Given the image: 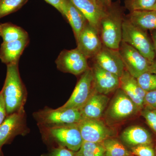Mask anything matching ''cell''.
Listing matches in <instances>:
<instances>
[{
	"mask_svg": "<svg viewBox=\"0 0 156 156\" xmlns=\"http://www.w3.org/2000/svg\"><path fill=\"white\" fill-rule=\"evenodd\" d=\"M75 152L63 147H55L41 156H74Z\"/></svg>",
	"mask_w": 156,
	"mask_h": 156,
	"instance_id": "obj_30",
	"label": "cell"
},
{
	"mask_svg": "<svg viewBox=\"0 0 156 156\" xmlns=\"http://www.w3.org/2000/svg\"><path fill=\"white\" fill-rule=\"evenodd\" d=\"M74 156H83V155H82L80 154H79V153H78L77 152H75Z\"/></svg>",
	"mask_w": 156,
	"mask_h": 156,
	"instance_id": "obj_36",
	"label": "cell"
},
{
	"mask_svg": "<svg viewBox=\"0 0 156 156\" xmlns=\"http://www.w3.org/2000/svg\"><path fill=\"white\" fill-rule=\"evenodd\" d=\"M95 91L93 74L89 67L82 74L67 102L59 108L80 109Z\"/></svg>",
	"mask_w": 156,
	"mask_h": 156,
	"instance_id": "obj_5",
	"label": "cell"
},
{
	"mask_svg": "<svg viewBox=\"0 0 156 156\" xmlns=\"http://www.w3.org/2000/svg\"><path fill=\"white\" fill-rule=\"evenodd\" d=\"M140 110L133 101L119 88L109 106L107 115L110 119L119 122L136 114Z\"/></svg>",
	"mask_w": 156,
	"mask_h": 156,
	"instance_id": "obj_8",
	"label": "cell"
},
{
	"mask_svg": "<svg viewBox=\"0 0 156 156\" xmlns=\"http://www.w3.org/2000/svg\"><path fill=\"white\" fill-rule=\"evenodd\" d=\"M124 10L119 3H112L100 20L99 33L102 44L107 48L119 50L122 41Z\"/></svg>",
	"mask_w": 156,
	"mask_h": 156,
	"instance_id": "obj_1",
	"label": "cell"
},
{
	"mask_svg": "<svg viewBox=\"0 0 156 156\" xmlns=\"http://www.w3.org/2000/svg\"><path fill=\"white\" fill-rule=\"evenodd\" d=\"M121 140L129 148L144 144H153L151 134L145 128L139 126H131L123 131Z\"/></svg>",
	"mask_w": 156,
	"mask_h": 156,
	"instance_id": "obj_20",
	"label": "cell"
},
{
	"mask_svg": "<svg viewBox=\"0 0 156 156\" xmlns=\"http://www.w3.org/2000/svg\"><path fill=\"white\" fill-rule=\"evenodd\" d=\"M130 151L134 156H155L153 144H144L130 148Z\"/></svg>",
	"mask_w": 156,
	"mask_h": 156,
	"instance_id": "obj_29",
	"label": "cell"
},
{
	"mask_svg": "<svg viewBox=\"0 0 156 156\" xmlns=\"http://www.w3.org/2000/svg\"><path fill=\"white\" fill-rule=\"evenodd\" d=\"M100 3L105 7L110 5L112 3V0H98Z\"/></svg>",
	"mask_w": 156,
	"mask_h": 156,
	"instance_id": "obj_35",
	"label": "cell"
},
{
	"mask_svg": "<svg viewBox=\"0 0 156 156\" xmlns=\"http://www.w3.org/2000/svg\"><path fill=\"white\" fill-rule=\"evenodd\" d=\"M77 124L83 141L102 143L113 136V131L100 119H83Z\"/></svg>",
	"mask_w": 156,
	"mask_h": 156,
	"instance_id": "obj_10",
	"label": "cell"
},
{
	"mask_svg": "<svg viewBox=\"0 0 156 156\" xmlns=\"http://www.w3.org/2000/svg\"><path fill=\"white\" fill-rule=\"evenodd\" d=\"M92 59L100 67L119 78L126 70L119 50L107 48L104 45Z\"/></svg>",
	"mask_w": 156,
	"mask_h": 156,
	"instance_id": "obj_12",
	"label": "cell"
},
{
	"mask_svg": "<svg viewBox=\"0 0 156 156\" xmlns=\"http://www.w3.org/2000/svg\"><path fill=\"white\" fill-rule=\"evenodd\" d=\"M61 14L72 28L76 39L89 23L82 12L69 0H62Z\"/></svg>",
	"mask_w": 156,
	"mask_h": 156,
	"instance_id": "obj_17",
	"label": "cell"
},
{
	"mask_svg": "<svg viewBox=\"0 0 156 156\" xmlns=\"http://www.w3.org/2000/svg\"><path fill=\"white\" fill-rule=\"evenodd\" d=\"M29 38L3 42L0 48V59L8 65L19 62L20 56L29 43Z\"/></svg>",
	"mask_w": 156,
	"mask_h": 156,
	"instance_id": "obj_19",
	"label": "cell"
},
{
	"mask_svg": "<svg viewBox=\"0 0 156 156\" xmlns=\"http://www.w3.org/2000/svg\"><path fill=\"white\" fill-rule=\"evenodd\" d=\"M18 63L7 65L5 80L1 91L8 115L23 110L26 100V90L20 75Z\"/></svg>",
	"mask_w": 156,
	"mask_h": 156,
	"instance_id": "obj_2",
	"label": "cell"
},
{
	"mask_svg": "<svg viewBox=\"0 0 156 156\" xmlns=\"http://www.w3.org/2000/svg\"><path fill=\"white\" fill-rule=\"evenodd\" d=\"M102 144L105 149V156H134L123 143L115 137L107 138Z\"/></svg>",
	"mask_w": 156,
	"mask_h": 156,
	"instance_id": "obj_23",
	"label": "cell"
},
{
	"mask_svg": "<svg viewBox=\"0 0 156 156\" xmlns=\"http://www.w3.org/2000/svg\"><path fill=\"white\" fill-rule=\"evenodd\" d=\"M87 60L86 56L76 48L62 51L55 63L59 70L77 76L82 74L89 67Z\"/></svg>",
	"mask_w": 156,
	"mask_h": 156,
	"instance_id": "obj_7",
	"label": "cell"
},
{
	"mask_svg": "<svg viewBox=\"0 0 156 156\" xmlns=\"http://www.w3.org/2000/svg\"><path fill=\"white\" fill-rule=\"evenodd\" d=\"M0 36L3 39V42L29 38L28 33L26 31L10 22L0 23Z\"/></svg>",
	"mask_w": 156,
	"mask_h": 156,
	"instance_id": "obj_22",
	"label": "cell"
},
{
	"mask_svg": "<svg viewBox=\"0 0 156 156\" xmlns=\"http://www.w3.org/2000/svg\"><path fill=\"white\" fill-rule=\"evenodd\" d=\"M122 41L132 46L152 63L155 58L152 40L147 31L134 25L125 17L122 25Z\"/></svg>",
	"mask_w": 156,
	"mask_h": 156,
	"instance_id": "obj_3",
	"label": "cell"
},
{
	"mask_svg": "<svg viewBox=\"0 0 156 156\" xmlns=\"http://www.w3.org/2000/svg\"><path fill=\"white\" fill-rule=\"evenodd\" d=\"M39 123L48 128L77 124L83 119L78 109L46 108L35 114Z\"/></svg>",
	"mask_w": 156,
	"mask_h": 156,
	"instance_id": "obj_4",
	"label": "cell"
},
{
	"mask_svg": "<svg viewBox=\"0 0 156 156\" xmlns=\"http://www.w3.org/2000/svg\"><path fill=\"white\" fill-rule=\"evenodd\" d=\"M119 88L133 101L140 110L144 108L146 92L140 86L136 78L126 70L120 78Z\"/></svg>",
	"mask_w": 156,
	"mask_h": 156,
	"instance_id": "obj_16",
	"label": "cell"
},
{
	"mask_svg": "<svg viewBox=\"0 0 156 156\" xmlns=\"http://www.w3.org/2000/svg\"><path fill=\"white\" fill-rule=\"evenodd\" d=\"M119 50L125 69L131 76L136 78L149 71L150 62L132 46L122 41Z\"/></svg>",
	"mask_w": 156,
	"mask_h": 156,
	"instance_id": "obj_6",
	"label": "cell"
},
{
	"mask_svg": "<svg viewBox=\"0 0 156 156\" xmlns=\"http://www.w3.org/2000/svg\"><path fill=\"white\" fill-rule=\"evenodd\" d=\"M141 115L156 135V109L144 107L141 110Z\"/></svg>",
	"mask_w": 156,
	"mask_h": 156,
	"instance_id": "obj_28",
	"label": "cell"
},
{
	"mask_svg": "<svg viewBox=\"0 0 156 156\" xmlns=\"http://www.w3.org/2000/svg\"><path fill=\"white\" fill-rule=\"evenodd\" d=\"M156 0H125V7L130 12L140 10H152Z\"/></svg>",
	"mask_w": 156,
	"mask_h": 156,
	"instance_id": "obj_26",
	"label": "cell"
},
{
	"mask_svg": "<svg viewBox=\"0 0 156 156\" xmlns=\"http://www.w3.org/2000/svg\"><path fill=\"white\" fill-rule=\"evenodd\" d=\"M5 104L2 92H0V126L7 116Z\"/></svg>",
	"mask_w": 156,
	"mask_h": 156,
	"instance_id": "obj_32",
	"label": "cell"
},
{
	"mask_svg": "<svg viewBox=\"0 0 156 156\" xmlns=\"http://www.w3.org/2000/svg\"><path fill=\"white\" fill-rule=\"evenodd\" d=\"M0 156H4V154H3L2 151V148H0Z\"/></svg>",
	"mask_w": 156,
	"mask_h": 156,
	"instance_id": "obj_37",
	"label": "cell"
},
{
	"mask_svg": "<svg viewBox=\"0 0 156 156\" xmlns=\"http://www.w3.org/2000/svg\"><path fill=\"white\" fill-rule=\"evenodd\" d=\"M144 107L156 109V90L146 92L144 97Z\"/></svg>",
	"mask_w": 156,
	"mask_h": 156,
	"instance_id": "obj_31",
	"label": "cell"
},
{
	"mask_svg": "<svg viewBox=\"0 0 156 156\" xmlns=\"http://www.w3.org/2000/svg\"><path fill=\"white\" fill-rule=\"evenodd\" d=\"M152 10H154V11H156V3L155 5L154 6L153 8L152 9Z\"/></svg>",
	"mask_w": 156,
	"mask_h": 156,
	"instance_id": "obj_38",
	"label": "cell"
},
{
	"mask_svg": "<svg viewBox=\"0 0 156 156\" xmlns=\"http://www.w3.org/2000/svg\"><path fill=\"white\" fill-rule=\"evenodd\" d=\"M28 1V0H0V19L18 11Z\"/></svg>",
	"mask_w": 156,
	"mask_h": 156,
	"instance_id": "obj_25",
	"label": "cell"
},
{
	"mask_svg": "<svg viewBox=\"0 0 156 156\" xmlns=\"http://www.w3.org/2000/svg\"><path fill=\"white\" fill-rule=\"evenodd\" d=\"M24 110L8 115L0 126V148L10 143L16 135L21 134L24 125Z\"/></svg>",
	"mask_w": 156,
	"mask_h": 156,
	"instance_id": "obj_14",
	"label": "cell"
},
{
	"mask_svg": "<svg viewBox=\"0 0 156 156\" xmlns=\"http://www.w3.org/2000/svg\"><path fill=\"white\" fill-rule=\"evenodd\" d=\"M126 17L132 24L143 30H156V11L154 10L133 11Z\"/></svg>",
	"mask_w": 156,
	"mask_h": 156,
	"instance_id": "obj_21",
	"label": "cell"
},
{
	"mask_svg": "<svg viewBox=\"0 0 156 156\" xmlns=\"http://www.w3.org/2000/svg\"><path fill=\"white\" fill-rule=\"evenodd\" d=\"M84 14L90 25L99 33L101 20L107 7L98 0H69Z\"/></svg>",
	"mask_w": 156,
	"mask_h": 156,
	"instance_id": "obj_15",
	"label": "cell"
},
{
	"mask_svg": "<svg viewBox=\"0 0 156 156\" xmlns=\"http://www.w3.org/2000/svg\"><path fill=\"white\" fill-rule=\"evenodd\" d=\"M49 133L59 146L74 152L79 151L83 141L77 124L49 128Z\"/></svg>",
	"mask_w": 156,
	"mask_h": 156,
	"instance_id": "obj_9",
	"label": "cell"
},
{
	"mask_svg": "<svg viewBox=\"0 0 156 156\" xmlns=\"http://www.w3.org/2000/svg\"><path fill=\"white\" fill-rule=\"evenodd\" d=\"M76 40L77 48L87 59L94 58L103 46L99 33L89 23Z\"/></svg>",
	"mask_w": 156,
	"mask_h": 156,
	"instance_id": "obj_11",
	"label": "cell"
},
{
	"mask_svg": "<svg viewBox=\"0 0 156 156\" xmlns=\"http://www.w3.org/2000/svg\"><path fill=\"white\" fill-rule=\"evenodd\" d=\"M95 91L107 95L119 88L120 78L104 69L95 62L92 67Z\"/></svg>",
	"mask_w": 156,
	"mask_h": 156,
	"instance_id": "obj_13",
	"label": "cell"
},
{
	"mask_svg": "<svg viewBox=\"0 0 156 156\" xmlns=\"http://www.w3.org/2000/svg\"><path fill=\"white\" fill-rule=\"evenodd\" d=\"M151 37L154 47L156 56L153 62L151 64L150 69L149 72L156 74V30H153L152 32Z\"/></svg>",
	"mask_w": 156,
	"mask_h": 156,
	"instance_id": "obj_33",
	"label": "cell"
},
{
	"mask_svg": "<svg viewBox=\"0 0 156 156\" xmlns=\"http://www.w3.org/2000/svg\"><path fill=\"white\" fill-rule=\"evenodd\" d=\"M77 152L83 156H105V149L102 143L83 141Z\"/></svg>",
	"mask_w": 156,
	"mask_h": 156,
	"instance_id": "obj_24",
	"label": "cell"
},
{
	"mask_svg": "<svg viewBox=\"0 0 156 156\" xmlns=\"http://www.w3.org/2000/svg\"><path fill=\"white\" fill-rule=\"evenodd\" d=\"M44 1L46 2L53 6L57 11L61 13L62 0H44Z\"/></svg>",
	"mask_w": 156,
	"mask_h": 156,
	"instance_id": "obj_34",
	"label": "cell"
},
{
	"mask_svg": "<svg viewBox=\"0 0 156 156\" xmlns=\"http://www.w3.org/2000/svg\"><path fill=\"white\" fill-rule=\"evenodd\" d=\"M141 88L146 92L156 90V74L147 72L136 78Z\"/></svg>",
	"mask_w": 156,
	"mask_h": 156,
	"instance_id": "obj_27",
	"label": "cell"
},
{
	"mask_svg": "<svg viewBox=\"0 0 156 156\" xmlns=\"http://www.w3.org/2000/svg\"><path fill=\"white\" fill-rule=\"evenodd\" d=\"M108 101L106 95L98 93L95 90L87 103L80 109L83 119H100Z\"/></svg>",
	"mask_w": 156,
	"mask_h": 156,
	"instance_id": "obj_18",
	"label": "cell"
},
{
	"mask_svg": "<svg viewBox=\"0 0 156 156\" xmlns=\"http://www.w3.org/2000/svg\"><path fill=\"white\" fill-rule=\"evenodd\" d=\"M155 153V156H156V145L154 148Z\"/></svg>",
	"mask_w": 156,
	"mask_h": 156,
	"instance_id": "obj_39",
	"label": "cell"
}]
</instances>
